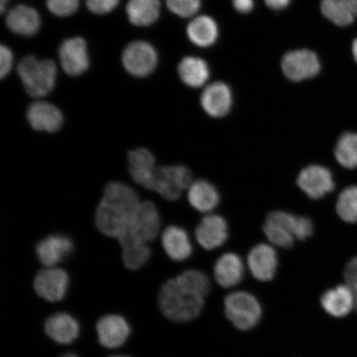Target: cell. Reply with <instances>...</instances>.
Returning <instances> with one entry per match:
<instances>
[{"label":"cell","mask_w":357,"mask_h":357,"mask_svg":"<svg viewBox=\"0 0 357 357\" xmlns=\"http://www.w3.org/2000/svg\"><path fill=\"white\" fill-rule=\"evenodd\" d=\"M211 289L208 276L202 271L188 270L165 283L159 292L163 315L176 323H187L202 312Z\"/></svg>","instance_id":"cell-1"},{"label":"cell","mask_w":357,"mask_h":357,"mask_svg":"<svg viewBox=\"0 0 357 357\" xmlns=\"http://www.w3.org/2000/svg\"><path fill=\"white\" fill-rule=\"evenodd\" d=\"M139 204L136 191L130 186L122 182L109 183L97 208L98 229L110 238H120L128 230Z\"/></svg>","instance_id":"cell-2"},{"label":"cell","mask_w":357,"mask_h":357,"mask_svg":"<svg viewBox=\"0 0 357 357\" xmlns=\"http://www.w3.org/2000/svg\"><path fill=\"white\" fill-rule=\"evenodd\" d=\"M17 73L31 96H46L55 86L56 66L51 60L39 61L34 56H26L17 66Z\"/></svg>","instance_id":"cell-3"},{"label":"cell","mask_w":357,"mask_h":357,"mask_svg":"<svg viewBox=\"0 0 357 357\" xmlns=\"http://www.w3.org/2000/svg\"><path fill=\"white\" fill-rule=\"evenodd\" d=\"M227 319L241 331H249L261 319L262 307L256 296L247 291H236L225 298Z\"/></svg>","instance_id":"cell-4"},{"label":"cell","mask_w":357,"mask_h":357,"mask_svg":"<svg viewBox=\"0 0 357 357\" xmlns=\"http://www.w3.org/2000/svg\"><path fill=\"white\" fill-rule=\"evenodd\" d=\"M192 173L188 167L176 165L156 167L147 190H153L165 199L174 201L189 189Z\"/></svg>","instance_id":"cell-5"},{"label":"cell","mask_w":357,"mask_h":357,"mask_svg":"<svg viewBox=\"0 0 357 357\" xmlns=\"http://www.w3.org/2000/svg\"><path fill=\"white\" fill-rule=\"evenodd\" d=\"M297 185L307 197L314 200L327 197L337 188L334 172L319 164H312L303 168L297 177Z\"/></svg>","instance_id":"cell-6"},{"label":"cell","mask_w":357,"mask_h":357,"mask_svg":"<svg viewBox=\"0 0 357 357\" xmlns=\"http://www.w3.org/2000/svg\"><path fill=\"white\" fill-rule=\"evenodd\" d=\"M69 275L59 267H46L36 275L33 287L36 294L48 302L63 300L69 287Z\"/></svg>","instance_id":"cell-7"},{"label":"cell","mask_w":357,"mask_h":357,"mask_svg":"<svg viewBox=\"0 0 357 357\" xmlns=\"http://www.w3.org/2000/svg\"><path fill=\"white\" fill-rule=\"evenodd\" d=\"M123 63L128 73L137 77L153 73L158 64V54L151 44L136 41L128 45L123 53Z\"/></svg>","instance_id":"cell-8"},{"label":"cell","mask_w":357,"mask_h":357,"mask_svg":"<svg viewBox=\"0 0 357 357\" xmlns=\"http://www.w3.org/2000/svg\"><path fill=\"white\" fill-rule=\"evenodd\" d=\"M296 215L292 213L281 211L271 212L263 225V231L272 245L284 249L291 248L296 240Z\"/></svg>","instance_id":"cell-9"},{"label":"cell","mask_w":357,"mask_h":357,"mask_svg":"<svg viewBox=\"0 0 357 357\" xmlns=\"http://www.w3.org/2000/svg\"><path fill=\"white\" fill-rule=\"evenodd\" d=\"M281 66L285 77L294 82L314 77L321 69L318 56L307 49L288 52Z\"/></svg>","instance_id":"cell-10"},{"label":"cell","mask_w":357,"mask_h":357,"mask_svg":"<svg viewBox=\"0 0 357 357\" xmlns=\"http://www.w3.org/2000/svg\"><path fill=\"white\" fill-rule=\"evenodd\" d=\"M160 218L155 205L150 201L140 202L134 212L126 231L135 238L149 243L158 236Z\"/></svg>","instance_id":"cell-11"},{"label":"cell","mask_w":357,"mask_h":357,"mask_svg":"<svg viewBox=\"0 0 357 357\" xmlns=\"http://www.w3.org/2000/svg\"><path fill=\"white\" fill-rule=\"evenodd\" d=\"M279 260L273 247L260 243L251 249L248 256V266L253 278L261 282H268L275 278Z\"/></svg>","instance_id":"cell-12"},{"label":"cell","mask_w":357,"mask_h":357,"mask_svg":"<svg viewBox=\"0 0 357 357\" xmlns=\"http://www.w3.org/2000/svg\"><path fill=\"white\" fill-rule=\"evenodd\" d=\"M195 238L208 251L220 248L229 238V225L221 215L208 213L196 227Z\"/></svg>","instance_id":"cell-13"},{"label":"cell","mask_w":357,"mask_h":357,"mask_svg":"<svg viewBox=\"0 0 357 357\" xmlns=\"http://www.w3.org/2000/svg\"><path fill=\"white\" fill-rule=\"evenodd\" d=\"M98 339L101 346L116 349L125 344L131 333L130 325L123 317L109 314L102 317L96 324Z\"/></svg>","instance_id":"cell-14"},{"label":"cell","mask_w":357,"mask_h":357,"mask_svg":"<svg viewBox=\"0 0 357 357\" xmlns=\"http://www.w3.org/2000/svg\"><path fill=\"white\" fill-rule=\"evenodd\" d=\"M62 69L71 77H78L89 65L86 43L82 38L67 39L59 49Z\"/></svg>","instance_id":"cell-15"},{"label":"cell","mask_w":357,"mask_h":357,"mask_svg":"<svg viewBox=\"0 0 357 357\" xmlns=\"http://www.w3.org/2000/svg\"><path fill=\"white\" fill-rule=\"evenodd\" d=\"M200 102L205 113L212 118L220 119L229 114L233 95L226 84L215 82L204 89Z\"/></svg>","instance_id":"cell-16"},{"label":"cell","mask_w":357,"mask_h":357,"mask_svg":"<svg viewBox=\"0 0 357 357\" xmlns=\"http://www.w3.org/2000/svg\"><path fill=\"white\" fill-rule=\"evenodd\" d=\"M26 118L35 130L56 132L63 123V115L55 105L50 102L38 101L33 102L26 111Z\"/></svg>","instance_id":"cell-17"},{"label":"cell","mask_w":357,"mask_h":357,"mask_svg":"<svg viewBox=\"0 0 357 357\" xmlns=\"http://www.w3.org/2000/svg\"><path fill=\"white\" fill-rule=\"evenodd\" d=\"M245 266L242 257L234 252L223 254L213 267L214 279L225 289L236 287L244 278Z\"/></svg>","instance_id":"cell-18"},{"label":"cell","mask_w":357,"mask_h":357,"mask_svg":"<svg viewBox=\"0 0 357 357\" xmlns=\"http://www.w3.org/2000/svg\"><path fill=\"white\" fill-rule=\"evenodd\" d=\"M73 241L66 236L52 235L40 242L36 252L39 261L46 267L56 266L73 252Z\"/></svg>","instance_id":"cell-19"},{"label":"cell","mask_w":357,"mask_h":357,"mask_svg":"<svg viewBox=\"0 0 357 357\" xmlns=\"http://www.w3.org/2000/svg\"><path fill=\"white\" fill-rule=\"evenodd\" d=\"M79 324L74 317L66 312H56L46 320L45 333L52 341L61 345H68L77 339Z\"/></svg>","instance_id":"cell-20"},{"label":"cell","mask_w":357,"mask_h":357,"mask_svg":"<svg viewBox=\"0 0 357 357\" xmlns=\"http://www.w3.org/2000/svg\"><path fill=\"white\" fill-rule=\"evenodd\" d=\"M320 303L324 310L334 318H344L355 310L354 294L346 284L326 290Z\"/></svg>","instance_id":"cell-21"},{"label":"cell","mask_w":357,"mask_h":357,"mask_svg":"<svg viewBox=\"0 0 357 357\" xmlns=\"http://www.w3.org/2000/svg\"><path fill=\"white\" fill-rule=\"evenodd\" d=\"M162 242L167 255L175 261H184L193 253L188 233L181 227L172 225L163 231Z\"/></svg>","instance_id":"cell-22"},{"label":"cell","mask_w":357,"mask_h":357,"mask_svg":"<svg viewBox=\"0 0 357 357\" xmlns=\"http://www.w3.org/2000/svg\"><path fill=\"white\" fill-rule=\"evenodd\" d=\"M188 190V200L195 211L211 213L220 203V195L215 186L206 180L191 183Z\"/></svg>","instance_id":"cell-23"},{"label":"cell","mask_w":357,"mask_h":357,"mask_svg":"<svg viewBox=\"0 0 357 357\" xmlns=\"http://www.w3.org/2000/svg\"><path fill=\"white\" fill-rule=\"evenodd\" d=\"M6 24L13 33L32 37L38 32L41 20L34 8L26 6H17L8 12Z\"/></svg>","instance_id":"cell-24"},{"label":"cell","mask_w":357,"mask_h":357,"mask_svg":"<svg viewBox=\"0 0 357 357\" xmlns=\"http://www.w3.org/2000/svg\"><path fill=\"white\" fill-rule=\"evenodd\" d=\"M128 162L132 180L146 189L156 169L154 155L150 151L140 147L129 151Z\"/></svg>","instance_id":"cell-25"},{"label":"cell","mask_w":357,"mask_h":357,"mask_svg":"<svg viewBox=\"0 0 357 357\" xmlns=\"http://www.w3.org/2000/svg\"><path fill=\"white\" fill-rule=\"evenodd\" d=\"M122 248V257L125 266L130 270L140 269L151 257V250L147 243L125 231L118 238Z\"/></svg>","instance_id":"cell-26"},{"label":"cell","mask_w":357,"mask_h":357,"mask_svg":"<svg viewBox=\"0 0 357 357\" xmlns=\"http://www.w3.org/2000/svg\"><path fill=\"white\" fill-rule=\"evenodd\" d=\"M321 11L339 26H347L357 17V0H322Z\"/></svg>","instance_id":"cell-27"},{"label":"cell","mask_w":357,"mask_h":357,"mask_svg":"<svg viewBox=\"0 0 357 357\" xmlns=\"http://www.w3.org/2000/svg\"><path fill=\"white\" fill-rule=\"evenodd\" d=\"M333 159L337 166L354 171L357 169V132L347 131L341 134L335 144Z\"/></svg>","instance_id":"cell-28"},{"label":"cell","mask_w":357,"mask_h":357,"mask_svg":"<svg viewBox=\"0 0 357 357\" xmlns=\"http://www.w3.org/2000/svg\"><path fill=\"white\" fill-rule=\"evenodd\" d=\"M160 0H129L126 8L128 20L133 25L150 26L158 20Z\"/></svg>","instance_id":"cell-29"},{"label":"cell","mask_w":357,"mask_h":357,"mask_svg":"<svg viewBox=\"0 0 357 357\" xmlns=\"http://www.w3.org/2000/svg\"><path fill=\"white\" fill-rule=\"evenodd\" d=\"M192 43L201 47L212 46L216 42L218 29L216 22L208 16H199L192 20L187 28Z\"/></svg>","instance_id":"cell-30"},{"label":"cell","mask_w":357,"mask_h":357,"mask_svg":"<svg viewBox=\"0 0 357 357\" xmlns=\"http://www.w3.org/2000/svg\"><path fill=\"white\" fill-rule=\"evenodd\" d=\"M178 75L187 86L192 88L203 86L209 78L208 66L198 57L184 58L178 65Z\"/></svg>","instance_id":"cell-31"},{"label":"cell","mask_w":357,"mask_h":357,"mask_svg":"<svg viewBox=\"0 0 357 357\" xmlns=\"http://www.w3.org/2000/svg\"><path fill=\"white\" fill-rule=\"evenodd\" d=\"M335 211L342 221L349 225L357 223V185L346 186L337 192Z\"/></svg>","instance_id":"cell-32"},{"label":"cell","mask_w":357,"mask_h":357,"mask_svg":"<svg viewBox=\"0 0 357 357\" xmlns=\"http://www.w3.org/2000/svg\"><path fill=\"white\" fill-rule=\"evenodd\" d=\"M201 0H167L169 10L181 17H190L199 10Z\"/></svg>","instance_id":"cell-33"},{"label":"cell","mask_w":357,"mask_h":357,"mask_svg":"<svg viewBox=\"0 0 357 357\" xmlns=\"http://www.w3.org/2000/svg\"><path fill=\"white\" fill-rule=\"evenodd\" d=\"M79 0H47V6L53 15L66 17L74 15L79 8Z\"/></svg>","instance_id":"cell-34"},{"label":"cell","mask_w":357,"mask_h":357,"mask_svg":"<svg viewBox=\"0 0 357 357\" xmlns=\"http://www.w3.org/2000/svg\"><path fill=\"white\" fill-rule=\"evenodd\" d=\"M345 284L350 288L355 300V310L357 312V256L348 260L343 270Z\"/></svg>","instance_id":"cell-35"},{"label":"cell","mask_w":357,"mask_h":357,"mask_svg":"<svg viewBox=\"0 0 357 357\" xmlns=\"http://www.w3.org/2000/svg\"><path fill=\"white\" fill-rule=\"evenodd\" d=\"M314 233V225L310 218L296 215V227H294V236L298 241H305L310 238Z\"/></svg>","instance_id":"cell-36"},{"label":"cell","mask_w":357,"mask_h":357,"mask_svg":"<svg viewBox=\"0 0 357 357\" xmlns=\"http://www.w3.org/2000/svg\"><path fill=\"white\" fill-rule=\"evenodd\" d=\"M119 0H87L89 10L96 15H105L118 6Z\"/></svg>","instance_id":"cell-37"},{"label":"cell","mask_w":357,"mask_h":357,"mask_svg":"<svg viewBox=\"0 0 357 357\" xmlns=\"http://www.w3.org/2000/svg\"><path fill=\"white\" fill-rule=\"evenodd\" d=\"M0 77L3 78L10 73L13 66V53L6 46L0 47Z\"/></svg>","instance_id":"cell-38"},{"label":"cell","mask_w":357,"mask_h":357,"mask_svg":"<svg viewBox=\"0 0 357 357\" xmlns=\"http://www.w3.org/2000/svg\"><path fill=\"white\" fill-rule=\"evenodd\" d=\"M236 10L241 13H248L253 10L254 0H233Z\"/></svg>","instance_id":"cell-39"},{"label":"cell","mask_w":357,"mask_h":357,"mask_svg":"<svg viewBox=\"0 0 357 357\" xmlns=\"http://www.w3.org/2000/svg\"><path fill=\"white\" fill-rule=\"evenodd\" d=\"M265 3L271 10H280L289 6L290 0H265Z\"/></svg>","instance_id":"cell-40"},{"label":"cell","mask_w":357,"mask_h":357,"mask_svg":"<svg viewBox=\"0 0 357 357\" xmlns=\"http://www.w3.org/2000/svg\"><path fill=\"white\" fill-rule=\"evenodd\" d=\"M352 53H354V59L357 63V38L352 43Z\"/></svg>","instance_id":"cell-41"},{"label":"cell","mask_w":357,"mask_h":357,"mask_svg":"<svg viewBox=\"0 0 357 357\" xmlns=\"http://www.w3.org/2000/svg\"><path fill=\"white\" fill-rule=\"evenodd\" d=\"M10 0H0V11L3 13L6 10L7 4Z\"/></svg>","instance_id":"cell-42"},{"label":"cell","mask_w":357,"mask_h":357,"mask_svg":"<svg viewBox=\"0 0 357 357\" xmlns=\"http://www.w3.org/2000/svg\"><path fill=\"white\" fill-rule=\"evenodd\" d=\"M61 357H79V356L75 354H64L63 356H61Z\"/></svg>","instance_id":"cell-43"},{"label":"cell","mask_w":357,"mask_h":357,"mask_svg":"<svg viewBox=\"0 0 357 357\" xmlns=\"http://www.w3.org/2000/svg\"><path fill=\"white\" fill-rule=\"evenodd\" d=\"M110 357H130L128 356H123V355H116V356H112Z\"/></svg>","instance_id":"cell-44"}]
</instances>
